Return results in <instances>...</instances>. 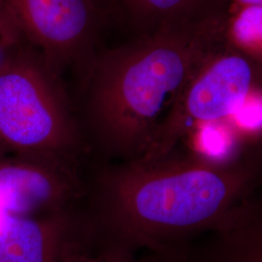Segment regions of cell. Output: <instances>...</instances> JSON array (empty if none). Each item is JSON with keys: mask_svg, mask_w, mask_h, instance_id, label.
<instances>
[{"mask_svg": "<svg viewBox=\"0 0 262 262\" xmlns=\"http://www.w3.org/2000/svg\"><path fill=\"white\" fill-rule=\"evenodd\" d=\"M23 34L12 12L4 2L0 0V40L21 41Z\"/></svg>", "mask_w": 262, "mask_h": 262, "instance_id": "cell-12", "label": "cell"}, {"mask_svg": "<svg viewBox=\"0 0 262 262\" xmlns=\"http://www.w3.org/2000/svg\"><path fill=\"white\" fill-rule=\"evenodd\" d=\"M60 262H162L155 254L136 257L135 252L126 247L101 241L93 236L66 253Z\"/></svg>", "mask_w": 262, "mask_h": 262, "instance_id": "cell-11", "label": "cell"}, {"mask_svg": "<svg viewBox=\"0 0 262 262\" xmlns=\"http://www.w3.org/2000/svg\"><path fill=\"white\" fill-rule=\"evenodd\" d=\"M210 233L198 253L188 248L184 262H262L260 201H246Z\"/></svg>", "mask_w": 262, "mask_h": 262, "instance_id": "cell-8", "label": "cell"}, {"mask_svg": "<svg viewBox=\"0 0 262 262\" xmlns=\"http://www.w3.org/2000/svg\"><path fill=\"white\" fill-rule=\"evenodd\" d=\"M20 46L21 41L0 40V72L9 64Z\"/></svg>", "mask_w": 262, "mask_h": 262, "instance_id": "cell-13", "label": "cell"}, {"mask_svg": "<svg viewBox=\"0 0 262 262\" xmlns=\"http://www.w3.org/2000/svg\"><path fill=\"white\" fill-rule=\"evenodd\" d=\"M225 41L226 45L235 51L261 63L262 5L228 7Z\"/></svg>", "mask_w": 262, "mask_h": 262, "instance_id": "cell-10", "label": "cell"}, {"mask_svg": "<svg viewBox=\"0 0 262 262\" xmlns=\"http://www.w3.org/2000/svg\"><path fill=\"white\" fill-rule=\"evenodd\" d=\"M21 46L0 72V157L51 159L81 169L89 149L61 74L37 50Z\"/></svg>", "mask_w": 262, "mask_h": 262, "instance_id": "cell-3", "label": "cell"}, {"mask_svg": "<svg viewBox=\"0 0 262 262\" xmlns=\"http://www.w3.org/2000/svg\"><path fill=\"white\" fill-rule=\"evenodd\" d=\"M226 17L162 27L95 55L82 72L89 150L120 162L144 156L188 80L225 44Z\"/></svg>", "mask_w": 262, "mask_h": 262, "instance_id": "cell-2", "label": "cell"}, {"mask_svg": "<svg viewBox=\"0 0 262 262\" xmlns=\"http://www.w3.org/2000/svg\"><path fill=\"white\" fill-rule=\"evenodd\" d=\"M86 193L81 169L51 159L0 157V215L40 216L73 210Z\"/></svg>", "mask_w": 262, "mask_h": 262, "instance_id": "cell-6", "label": "cell"}, {"mask_svg": "<svg viewBox=\"0 0 262 262\" xmlns=\"http://www.w3.org/2000/svg\"><path fill=\"white\" fill-rule=\"evenodd\" d=\"M260 68L261 63L225 43L188 80L141 158L164 157L198 127L235 116L259 93Z\"/></svg>", "mask_w": 262, "mask_h": 262, "instance_id": "cell-4", "label": "cell"}, {"mask_svg": "<svg viewBox=\"0 0 262 262\" xmlns=\"http://www.w3.org/2000/svg\"><path fill=\"white\" fill-rule=\"evenodd\" d=\"M23 37L59 74L68 66L83 72L94 59L99 23L95 0H4Z\"/></svg>", "mask_w": 262, "mask_h": 262, "instance_id": "cell-5", "label": "cell"}, {"mask_svg": "<svg viewBox=\"0 0 262 262\" xmlns=\"http://www.w3.org/2000/svg\"><path fill=\"white\" fill-rule=\"evenodd\" d=\"M141 35L228 9L227 0H119Z\"/></svg>", "mask_w": 262, "mask_h": 262, "instance_id": "cell-9", "label": "cell"}, {"mask_svg": "<svg viewBox=\"0 0 262 262\" xmlns=\"http://www.w3.org/2000/svg\"><path fill=\"white\" fill-rule=\"evenodd\" d=\"M230 2V8H241L248 6H261L262 0H227Z\"/></svg>", "mask_w": 262, "mask_h": 262, "instance_id": "cell-14", "label": "cell"}, {"mask_svg": "<svg viewBox=\"0 0 262 262\" xmlns=\"http://www.w3.org/2000/svg\"><path fill=\"white\" fill-rule=\"evenodd\" d=\"M258 148L221 159L174 150L105 164L88 184L84 215L96 239L176 262L188 242L221 225L261 183Z\"/></svg>", "mask_w": 262, "mask_h": 262, "instance_id": "cell-1", "label": "cell"}, {"mask_svg": "<svg viewBox=\"0 0 262 262\" xmlns=\"http://www.w3.org/2000/svg\"><path fill=\"white\" fill-rule=\"evenodd\" d=\"M92 230L84 212L0 215V262H60Z\"/></svg>", "mask_w": 262, "mask_h": 262, "instance_id": "cell-7", "label": "cell"}]
</instances>
